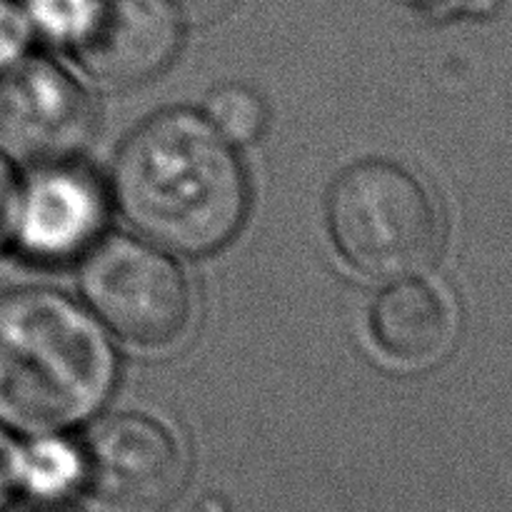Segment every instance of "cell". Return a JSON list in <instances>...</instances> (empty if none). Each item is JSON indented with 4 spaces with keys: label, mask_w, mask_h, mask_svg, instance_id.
<instances>
[{
    "label": "cell",
    "mask_w": 512,
    "mask_h": 512,
    "mask_svg": "<svg viewBox=\"0 0 512 512\" xmlns=\"http://www.w3.org/2000/svg\"><path fill=\"white\" fill-rule=\"evenodd\" d=\"M110 198L150 243L210 255L245 225L250 185L235 145L203 113L175 108L148 118L125 140Z\"/></svg>",
    "instance_id": "cell-1"
},
{
    "label": "cell",
    "mask_w": 512,
    "mask_h": 512,
    "mask_svg": "<svg viewBox=\"0 0 512 512\" xmlns=\"http://www.w3.org/2000/svg\"><path fill=\"white\" fill-rule=\"evenodd\" d=\"M118 358L88 305L50 288L0 293V425L53 435L93 418L115 390Z\"/></svg>",
    "instance_id": "cell-2"
},
{
    "label": "cell",
    "mask_w": 512,
    "mask_h": 512,
    "mask_svg": "<svg viewBox=\"0 0 512 512\" xmlns=\"http://www.w3.org/2000/svg\"><path fill=\"white\" fill-rule=\"evenodd\" d=\"M328 233L355 273L390 283L435 263L445 223L413 170L393 160H360L330 188Z\"/></svg>",
    "instance_id": "cell-3"
},
{
    "label": "cell",
    "mask_w": 512,
    "mask_h": 512,
    "mask_svg": "<svg viewBox=\"0 0 512 512\" xmlns=\"http://www.w3.org/2000/svg\"><path fill=\"white\" fill-rule=\"evenodd\" d=\"M80 288L105 330L138 348H168L193 323L188 275L168 250L145 238L100 240L83 258Z\"/></svg>",
    "instance_id": "cell-4"
},
{
    "label": "cell",
    "mask_w": 512,
    "mask_h": 512,
    "mask_svg": "<svg viewBox=\"0 0 512 512\" xmlns=\"http://www.w3.org/2000/svg\"><path fill=\"white\" fill-rule=\"evenodd\" d=\"M78 495L95 512H160L185 488L178 433L145 413H113L85 430Z\"/></svg>",
    "instance_id": "cell-5"
},
{
    "label": "cell",
    "mask_w": 512,
    "mask_h": 512,
    "mask_svg": "<svg viewBox=\"0 0 512 512\" xmlns=\"http://www.w3.org/2000/svg\"><path fill=\"white\" fill-rule=\"evenodd\" d=\"M98 125L93 98L48 58L20 60L0 78V155L38 165L78 160Z\"/></svg>",
    "instance_id": "cell-6"
},
{
    "label": "cell",
    "mask_w": 512,
    "mask_h": 512,
    "mask_svg": "<svg viewBox=\"0 0 512 512\" xmlns=\"http://www.w3.org/2000/svg\"><path fill=\"white\" fill-rule=\"evenodd\" d=\"M110 203V188L78 160L30 168L15 193L10 243L38 265L83 260L103 240Z\"/></svg>",
    "instance_id": "cell-7"
},
{
    "label": "cell",
    "mask_w": 512,
    "mask_h": 512,
    "mask_svg": "<svg viewBox=\"0 0 512 512\" xmlns=\"http://www.w3.org/2000/svg\"><path fill=\"white\" fill-rule=\"evenodd\" d=\"M180 45L183 23L165 0H105L93 28L70 53L90 78L130 88L168 70Z\"/></svg>",
    "instance_id": "cell-8"
},
{
    "label": "cell",
    "mask_w": 512,
    "mask_h": 512,
    "mask_svg": "<svg viewBox=\"0 0 512 512\" xmlns=\"http://www.w3.org/2000/svg\"><path fill=\"white\" fill-rule=\"evenodd\" d=\"M370 338L388 363L428 370L443 363L458 333L455 308L430 280L408 275L390 280L370 308Z\"/></svg>",
    "instance_id": "cell-9"
},
{
    "label": "cell",
    "mask_w": 512,
    "mask_h": 512,
    "mask_svg": "<svg viewBox=\"0 0 512 512\" xmlns=\"http://www.w3.org/2000/svg\"><path fill=\"white\" fill-rule=\"evenodd\" d=\"M80 448L78 443L53 435H35V440L20 448V490L43 503L78 495Z\"/></svg>",
    "instance_id": "cell-10"
},
{
    "label": "cell",
    "mask_w": 512,
    "mask_h": 512,
    "mask_svg": "<svg viewBox=\"0 0 512 512\" xmlns=\"http://www.w3.org/2000/svg\"><path fill=\"white\" fill-rule=\"evenodd\" d=\"M203 115L233 145H248L263 135L268 123L265 100L243 83H225L205 95Z\"/></svg>",
    "instance_id": "cell-11"
},
{
    "label": "cell",
    "mask_w": 512,
    "mask_h": 512,
    "mask_svg": "<svg viewBox=\"0 0 512 512\" xmlns=\"http://www.w3.org/2000/svg\"><path fill=\"white\" fill-rule=\"evenodd\" d=\"M33 33L73 48L98 20L105 0H20Z\"/></svg>",
    "instance_id": "cell-12"
},
{
    "label": "cell",
    "mask_w": 512,
    "mask_h": 512,
    "mask_svg": "<svg viewBox=\"0 0 512 512\" xmlns=\"http://www.w3.org/2000/svg\"><path fill=\"white\" fill-rule=\"evenodd\" d=\"M33 28L20 0H0V78L25 60Z\"/></svg>",
    "instance_id": "cell-13"
},
{
    "label": "cell",
    "mask_w": 512,
    "mask_h": 512,
    "mask_svg": "<svg viewBox=\"0 0 512 512\" xmlns=\"http://www.w3.org/2000/svg\"><path fill=\"white\" fill-rule=\"evenodd\" d=\"M178 15L180 23L215 25L228 18L240 0H165Z\"/></svg>",
    "instance_id": "cell-14"
},
{
    "label": "cell",
    "mask_w": 512,
    "mask_h": 512,
    "mask_svg": "<svg viewBox=\"0 0 512 512\" xmlns=\"http://www.w3.org/2000/svg\"><path fill=\"white\" fill-rule=\"evenodd\" d=\"M20 490V448L10 438L8 428L0 425V508Z\"/></svg>",
    "instance_id": "cell-15"
},
{
    "label": "cell",
    "mask_w": 512,
    "mask_h": 512,
    "mask_svg": "<svg viewBox=\"0 0 512 512\" xmlns=\"http://www.w3.org/2000/svg\"><path fill=\"white\" fill-rule=\"evenodd\" d=\"M18 183H15L13 168L0 155V250L10 243V225H13V205Z\"/></svg>",
    "instance_id": "cell-16"
}]
</instances>
